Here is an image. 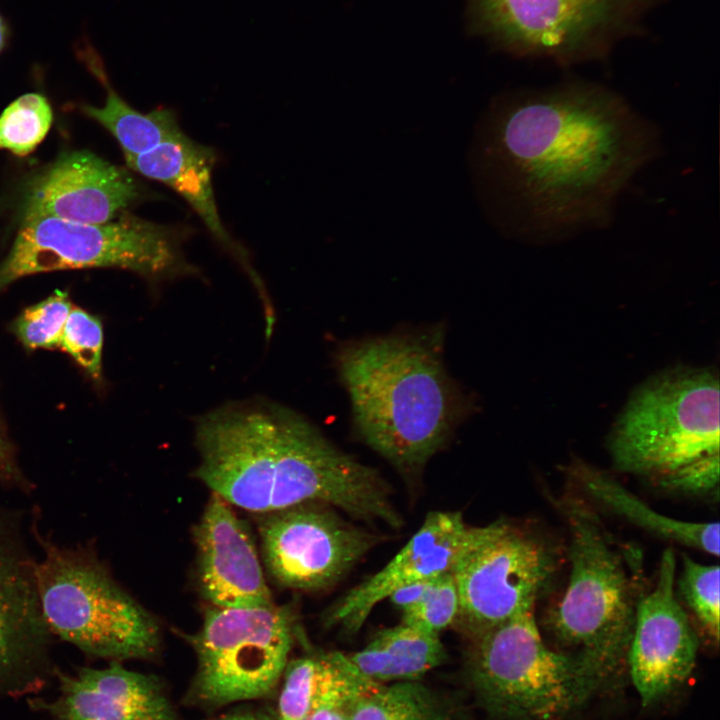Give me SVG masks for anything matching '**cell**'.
<instances>
[{"label":"cell","mask_w":720,"mask_h":720,"mask_svg":"<svg viewBox=\"0 0 720 720\" xmlns=\"http://www.w3.org/2000/svg\"><path fill=\"white\" fill-rule=\"evenodd\" d=\"M658 148L655 127L623 97L571 81L497 96L469 161L479 199L503 232L552 242L606 227Z\"/></svg>","instance_id":"1"},{"label":"cell","mask_w":720,"mask_h":720,"mask_svg":"<svg viewBox=\"0 0 720 720\" xmlns=\"http://www.w3.org/2000/svg\"><path fill=\"white\" fill-rule=\"evenodd\" d=\"M197 477L229 504L270 513L322 503L399 529L403 520L379 473L278 404H231L196 426Z\"/></svg>","instance_id":"2"},{"label":"cell","mask_w":720,"mask_h":720,"mask_svg":"<svg viewBox=\"0 0 720 720\" xmlns=\"http://www.w3.org/2000/svg\"><path fill=\"white\" fill-rule=\"evenodd\" d=\"M441 325L351 340L335 357L360 439L416 475L474 409L443 362Z\"/></svg>","instance_id":"3"},{"label":"cell","mask_w":720,"mask_h":720,"mask_svg":"<svg viewBox=\"0 0 720 720\" xmlns=\"http://www.w3.org/2000/svg\"><path fill=\"white\" fill-rule=\"evenodd\" d=\"M569 532L570 572L544 626L556 650L577 658L607 680L627 668L636 606L633 576L586 499L572 492L552 497Z\"/></svg>","instance_id":"4"},{"label":"cell","mask_w":720,"mask_h":720,"mask_svg":"<svg viewBox=\"0 0 720 720\" xmlns=\"http://www.w3.org/2000/svg\"><path fill=\"white\" fill-rule=\"evenodd\" d=\"M34 536L42 551L34 567L36 588L52 636L111 661L158 652L156 621L115 581L92 545L58 544L36 529Z\"/></svg>","instance_id":"5"},{"label":"cell","mask_w":720,"mask_h":720,"mask_svg":"<svg viewBox=\"0 0 720 720\" xmlns=\"http://www.w3.org/2000/svg\"><path fill=\"white\" fill-rule=\"evenodd\" d=\"M531 605L472 641L468 674L484 708L503 720H557L608 680L546 644Z\"/></svg>","instance_id":"6"},{"label":"cell","mask_w":720,"mask_h":720,"mask_svg":"<svg viewBox=\"0 0 720 720\" xmlns=\"http://www.w3.org/2000/svg\"><path fill=\"white\" fill-rule=\"evenodd\" d=\"M615 467L656 482L719 463V381L703 369H676L642 386L611 433Z\"/></svg>","instance_id":"7"},{"label":"cell","mask_w":720,"mask_h":720,"mask_svg":"<svg viewBox=\"0 0 720 720\" xmlns=\"http://www.w3.org/2000/svg\"><path fill=\"white\" fill-rule=\"evenodd\" d=\"M187 231L128 213L102 224L51 216H24L0 265V290L36 273L113 267L154 282L193 272L182 244Z\"/></svg>","instance_id":"8"},{"label":"cell","mask_w":720,"mask_h":720,"mask_svg":"<svg viewBox=\"0 0 720 720\" xmlns=\"http://www.w3.org/2000/svg\"><path fill=\"white\" fill-rule=\"evenodd\" d=\"M663 0H469L474 31L520 58L569 66L607 58L643 33Z\"/></svg>","instance_id":"9"},{"label":"cell","mask_w":720,"mask_h":720,"mask_svg":"<svg viewBox=\"0 0 720 720\" xmlns=\"http://www.w3.org/2000/svg\"><path fill=\"white\" fill-rule=\"evenodd\" d=\"M295 636V617L286 606H213L190 637L197 656L190 697L220 707L270 695L282 679Z\"/></svg>","instance_id":"10"},{"label":"cell","mask_w":720,"mask_h":720,"mask_svg":"<svg viewBox=\"0 0 720 720\" xmlns=\"http://www.w3.org/2000/svg\"><path fill=\"white\" fill-rule=\"evenodd\" d=\"M557 560L554 548L542 536L506 522L453 568L459 598L453 625L473 641L536 605L553 579Z\"/></svg>","instance_id":"11"},{"label":"cell","mask_w":720,"mask_h":720,"mask_svg":"<svg viewBox=\"0 0 720 720\" xmlns=\"http://www.w3.org/2000/svg\"><path fill=\"white\" fill-rule=\"evenodd\" d=\"M259 533L270 575L281 586L304 591L335 584L378 542L329 505L312 502L266 513Z\"/></svg>","instance_id":"12"},{"label":"cell","mask_w":720,"mask_h":720,"mask_svg":"<svg viewBox=\"0 0 720 720\" xmlns=\"http://www.w3.org/2000/svg\"><path fill=\"white\" fill-rule=\"evenodd\" d=\"M506 524L468 525L460 512L434 511L406 545L381 570L351 589L325 616L327 626L356 633L374 607L396 589L449 572L468 552L496 535Z\"/></svg>","instance_id":"13"},{"label":"cell","mask_w":720,"mask_h":720,"mask_svg":"<svg viewBox=\"0 0 720 720\" xmlns=\"http://www.w3.org/2000/svg\"><path fill=\"white\" fill-rule=\"evenodd\" d=\"M35 561L22 517L0 504V691L23 690L48 664L52 634L39 602Z\"/></svg>","instance_id":"14"},{"label":"cell","mask_w":720,"mask_h":720,"mask_svg":"<svg viewBox=\"0 0 720 720\" xmlns=\"http://www.w3.org/2000/svg\"><path fill=\"white\" fill-rule=\"evenodd\" d=\"M676 564L674 549H665L654 586L636 606L627 669L643 706L680 687L696 663L698 638L676 594Z\"/></svg>","instance_id":"15"},{"label":"cell","mask_w":720,"mask_h":720,"mask_svg":"<svg viewBox=\"0 0 720 720\" xmlns=\"http://www.w3.org/2000/svg\"><path fill=\"white\" fill-rule=\"evenodd\" d=\"M194 540L200 589L213 606L274 603L252 534L231 504L213 493L194 528Z\"/></svg>","instance_id":"16"},{"label":"cell","mask_w":720,"mask_h":720,"mask_svg":"<svg viewBox=\"0 0 720 720\" xmlns=\"http://www.w3.org/2000/svg\"><path fill=\"white\" fill-rule=\"evenodd\" d=\"M139 195L140 188L127 170L91 152H71L34 180L24 216L102 224L122 214Z\"/></svg>","instance_id":"17"},{"label":"cell","mask_w":720,"mask_h":720,"mask_svg":"<svg viewBox=\"0 0 720 720\" xmlns=\"http://www.w3.org/2000/svg\"><path fill=\"white\" fill-rule=\"evenodd\" d=\"M59 695L36 701L52 720H179L160 681L112 661L106 668L59 673Z\"/></svg>","instance_id":"18"},{"label":"cell","mask_w":720,"mask_h":720,"mask_svg":"<svg viewBox=\"0 0 720 720\" xmlns=\"http://www.w3.org/2000/svg\"><path fill=\"white\" fill-rule=\"evenodd\" d=\"M127 166L146 178L166 184L194 209L214 238L241 262L256 285L260 279L244 249L225 229L212 186L214 152L183 134L138 155H125Z\"/></svg>","instance_id":"19"},{"label":"cell","mask_w":720,"mask_h":720,"mask_svg":"<svg viewBox=\"0 0 720 720\" xmlns=\"http://www.w3.org/2000/svg\"><path fill=\"white\" fill-rule=\"evenodd\" d=\"M578 488L632 524L672 543L719 556V523L674 519L652 509L606 472L580 460L567 467Z\"/></svg>","instance_id":"20"},{"label":"cell","mask_w":720,"mask_h":720,"mask_svg":"<svg viewBox=\"0 0 720 720\" xmlns=\"http://www.w3.org/2000/svg\"><path fill=\"white\" fill-rule=\"evenodd\" d=\"M346 655L359 673L381 684L416 681L446 659L439 635L402 622L378 631L362 650Z\"/></svg>","instance_id":"21"},{"label":"cell","mask_w":720,"mask_h":720,"mask_svg":"<svg viewBox=\"0 0 720 720\" xmlns=\"http://www.w3.org/2000/svg\"><path fill=\"white\" fill-rule=\"evenodd\" d=\"M80 54L106 90L104 106L85 105L83 112L115 137L124 156L145 153L184 134L173 111L158 108L142 113L127 104L110 85L102 61L92 47H83Z\"/></svg>","instance_id":"22"},{"label":"cell","mask_w":720,"mask_h":720,"mask_svg":"<svg viewBox=\"0 0 720 720\" xmlns=\"http://www.w3.org/2000/svg\"><path fill=\"white\" fill-rule=\"evenodd\" d=\"M346 653L317 652L288 661L274 720H304L348 674Z\"/></svg>","instance_id":"23"},{"label":"cell","mask_w":720,"mask_h":720,"mask_svg":"<svg viewBox=\"0 0 720 720\" xmlns=\"http://www.w3.org/2000/svg\"><path fill=\"white\" fill-rule=\"evenodd\" d=\"M351 720H447L432 693L416 681L379 684L358 702Z\"/></svg>","instance_id":"24"},{"label":"cell","mask_w":720,"mask_h":720,"mask_svg":"<svg viewBox=\"0 0 720 720\" xmlns=\"http://www.w3.org/2000/svg\"><path fill=\"white\" fill-rule=\"evenodd\" d=\"M52 119L51 106L43 95L20 96L0 115V149L17 156L31 153L45 138Z\"/></svg>","instance_id":"25"},{"label":"cell","mask_w":720,"mask_h":720,"mask_svg":"<svg viewBox=\"0 0 720 720\" xmlns=\"http://www.w3.org/2000/svg\"><path fill=\"white\" fill-rule=\"evenodd\" d=\"M677 584L681 599L702 632L717 645L720 631L719 566L701 564L684 554Z\"/></svg>","instance_id":"26"},{"label":"cell","mask_w":720,"mask_h":720,"mask_svg":"<svg viewBox=\"0 0 720 720\" xmlns=\"http://www.w3.org/2000/svg\"><path fill=\"white\" fill-rule=\"evenodd\" d=\"M73 305L64 291L56 290L37 304L26 308L16 319L15 334L29 349H55Z\"/></svg>","instance_id":"27"},{"label":"cell","mask_w":720,"mask_h":720,"mask_svg":"<svg viewBox=\"0 0 720 720\" xmlns=\"http://www.w3.org/2000/svg\"><path fill=\"white\" fill-rule=\"evenodd\" d=\"M459 610L457 587L452 572L437 577L424 596L402 611L401 622L440 635L453 625Z\"/></svg>","instance_id":"28"},{"label":"cell","mask_w":720,"mask_h":720,"mask_svg":"<svg viewBox=\"0 0 720 720\" xmlns=\"http://www.w3.org/2000/svg\"><path fill=\"white\" fill-rule=\"evenodd\" d=\"M101 321L87 311L73 307L61 337L60 349L69 354L94 379L101 376L103 349Z\"/></svg>","instance_id":"29"},{"label":"cell","mask_w":720,"mask_h":720,"mask_svg":"<svg viewBox=\"0 0 720 720\" xmlns=\"http://www.w3.org/2000/svg\"><path fill=\"white\" fill-rule=\"evenodd\" d=\"M379 684L381 683L364 677L353 666L345 678L304 720H351L360 699Z\"/></svg>","instance_id":"30"},{"label":"cell","mask_w":720,"mask_h":720,"mask_svg":"<svg viewBox=\"0 0 720 720\" xmlns=\"http://www.w3.org/2000/svg\"><path fill=\"white\" fill-rule=\"evenodd\" d=\"M435 579L436 578L418 581L402 586L393 591L387 599H390L395 607L404 611L405 609L413 606L424 596Z\"/></svg>","instance_id":"31"},{"label":"cell","mask_w":720,"mask_h":720,"mask_svg":"<svg viewBox=\"0 0 720 720\" xmlns=\"http://www.w3.org/2000/svg\"><path fill=\"white\" fill-rule=\"evenodd\" d=\"M213 720H269L265 717H261L257 715L256 713H252L250 711H238V712H231L222 716H219ZM274 720V719H272Z\"/></svg>","instance_id":"32"},{"label":"cell","mask_w":720,"mask_h":720,"mask_svg":"<svg viewBox=\"0 0 720 720\" xmlns=\"http://www.w3.org/2000/svg\"><path fill=\"white\" fill-rule=\"evenodd\" d=\"M9 30L7 27V23L0 14V53L4 49L7 40H8Z\"/></svg>","instance_id":"33"}]
</instances>
